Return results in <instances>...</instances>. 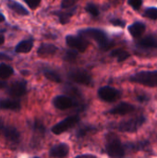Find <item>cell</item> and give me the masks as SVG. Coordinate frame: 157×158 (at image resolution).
<instances>
[{"mask_svg":"<svg viewBox=\"0 0 157 158\" xmlns=\"http://www.w3.org/2000/svg\"><path fill=\"white\" fill-rule=\"evenodd\" d=\"M138 44L143 48H157V37L148 35L138 42Z\"/></svg>","mask_w":157,"mask_h":158,"instance_id":"20","label":"cell"},{"mask_svg":"<svg viewBox=\"0 0 157 158\" xmlns=\"http://www.w3.org/2000/svg\"><path fill=\"white\" fill-rule=\"evenodd\" d=\"M145 29H146V27L143 22L137 21V22H134L133 24H131L130 26H129V32L132 35V37L139 38L144 33Z\"/></svg>","mask_w":157,"mask_h":158,"instance_id":"17","label":"cell"},{"mask_svg":"<svg viewBox=\"0 0 157 158\" xmlns=\"http://www.w3.org/2000/svg\"><path fill=\"white\" fill-rule=\"evenodd\" d=\"M12 57L5 53H0V61H11Z\"/></svg>","mask_w":157,"mask_h":158,"instance_id":"34","label":"cell"},{"mask_svg":"<svg viewBox=\"0 0 157 158\" xmlns=\"http://www.w3.org/2000/svg\"><path fill=\"white\" fill-rule=\"evenodd\" d=\"M79 34L81 35V37L84 39L90 38L94 40L96 43H98L100 48L103 50H108L113 46V43L108 39L106 33L100 29L90 28V29L81 30L79 31Z\"/></svg>","mask_w":157,"mask_h":158,"instance_id":"2","label":"cell"},{"mask_svg":"<svg viewBox=\"0 0 157 158\" xmlns=\"http://www.w3.org/2000/svg\"><path fill=\"white\" fill-rule=\"evenodd\" d=\"M57 52V47L51 44H43L37 50V54L41 56H53Z\"/></svg>","mask_w":157,"mask_h":158,"instance_id":"16","label":"cell"},{"mask_svg":"<svg viewBox=\"0 0 157 158\" xmlns=\"http://www.w3.org/2000/svg\"><path fill=\"white\" fill-rule=\"evenodd\" d=\"M98 96L101 100L105 102L112 103L120 98L121 93L118 89L111 86H104L98 90Z\"/></svg>","mask_w":157,"mask_h":158,"instance_id":"7","label":"cell"},{"mask_svg":"<svg viewBox=\"0 0 157 158\" xmlns=\"http://www.w3.org/2000/svg\"><path fill=\"white\" fill-rule=\"evenodd\" d=\"M110 22H111L114 26H118V27H124V26H125V21H124V20H121V19H111Z\"/></svg>","mask_w":157,"mask_h":158,"instance_id":"32","label":"cell"},{"mask_svg":"<svg viewBox=\"0 0 157 158\" xmlns=\"http://www.w3.org/2000/svg\"><path fill=\"white\" fill-rule=\"evenodd\" d=\"M146 122V118L143 115L130 118L128 120H124L119 122L117 125V129L122 132L134 133L137 132Z\"/></svg>","mask_w":157,"mask_h":158,"instance_id":"3","label":"cell"},{"mask_svg":"<svg viewBox=\"0 0 157 158\" xmlns=\"http://www.w3.org/2000/svg\"><path fill=\"white\" fill-rule=\"evenodd\" d=\"M76 10H77V7L72 6L70 8H68L67 11H56V12H54V14L58 17L60 23L64 25V24H67L70 20L71 17L74 15Z\"/></svg>","mask_w":157,"mask_h":158,"instance_id":"15","label":"cell"},{"mask_svg":"<svg viewBox=\"0 0 157 158\" xmlns=\"http://www.w3.org/2000/svg\"><path fill=\"white\" fill-rule=\"evenodd\" d=\"M64 58H65V60L69 61V62H72V61L76 60V58H77V51L76 50H68V51H67Z\"/></svg>","mask_w":157,"mask_h":158,"instance_id":"27","label":"cell"},{"mask_svg":"<svg viewBox=\"0 0 157 158\" xmlns=\"http://www.w3.org/2000/svg\"><path fill=\"white\" fill-rule=\"evenodd\" d=\"M5 42V37L2 33H0V45H2Z\"/></svg>","mask_w":157,"mask_h":158,"instance_id":"37","label":"cell"},{"mask_svg":"<svg viewBox=\"0 0 157 158\" xmlns=\"http://www.w3.org/2000/svg\"><path fill=\"white\" fill-rule=\"evenodd\" d=\"M93 129L91 127H85V128H81L77 132V137L78 138H82L84 136H86Z\"/></svg>","mask_w":157,"mask_h":158,"instance_id":"29","label":"cell"},{"mask_svg":"<svg viewBox=\"0 0 157 158\" xmlns=\"http://www.w3.org/2000/svg\"><path fill=\"white\" fill-rule=\"evenodd\" d=\"M21 108V105L18 100L12 99H3L0 101V109L1 110H11L19 111Z\"/></svg>","mask_w":157,"mask_h":158,"instance_id":"14","label":"cell"},{"mask_svg":"<svg viewBox=\"0 0 157 158\" xmlns=\"http://www.w3.org/2000/svg\"><path fill=\"white\" fill-rule=\"evenodd\" d=\"M4 137L12 143H19L20 140V134L19 131L12 126H3L1 129Z\"/></svg>","mask_w":157,"mask_h":158,"instance_id":"13","label":"cell"},{"mask_svg":"<svg viewBox=\"0 0 157 158\" xmlns=\"http://www.w3.org/2000/svg\"><path fill=\"white\" fill-rule=\"evenodd\" d=\"M105 151L111 158H122L126 154L125 145L113 132H109L105 136Z\"/></svg>","mask_w":157,"mask_h":158,"instance_id":"1","label":"cell"},{"mask_svg":"<svg viewBox=\"0 0 157 158\" xmlns=\"http://www.w3.org/2000/svg\"><path fill=\"white\" fill-rule=\"evenodd\" d=\"M68 77L73 82L82 84V85H90L92 83V76L83 69H73L68 73Z\"/></svg>","mask_w":157,"mask_h":158,"instance_id":"6","label":"cell"},{"mask_svg":"<svg viewBox=\"0 0 157 158\" xmlns=\"http://www.w3.org/2000/svg\"><path fill=\"white\" fill-rule=\"evenodd\" d=\"M13 73H14V69L10 66L6 65L5 63L0 64V79L1 80H6L7 78L11 77L13 75Z\"/></svg>","mask_w":157,"mask_h":158,"instance_id":"22","label":"cell"},{"mask_svg":"<svg viewBox=\"0 0 157 158\" xmlns=\"http://www.w3.org/2000/svg\"><path fill=\"white\" fill-rule=\"evenodd\" d=\"M136 110V107L130 104V103H126V102H122L120 104H118V106H116L115 107H113L112 109H110L107 113L110 115H118V116H125L128 114H131Z\"/></svg>","mask_w":157,"mask_h":158,"instance_id":"10","label":"cell"},{"mask_svg":"<svg viewBox=\"0 0 157 158\" xmlns=\"http://www.w3.org/2000/svg\"><path fill=\"white\" fill-rule=\"evenodd\" d=\"M80 121V117L79 116H70L66 118L65 119L61 120L60 122L56 123L55 126H53L52 128V132L56 135H59L62 134L64 132H66L67 131L70 130L71 128H73L78 122Z\"/></svg>","mask_w":157,"mask_h":158,"instance_id":"5","label":"cell"},{"mask_svg":"<svg viewBox=\"0 0 157 158\" xmlns=\"http://www.w3.org/2000/svg\"><path fill=\"white\" fill-rule=\"evenodd\" d=\"M149 147V143L146 141H143V142H138V143H128L127 145H125L126 149H130L135 152L138 151H146L147 148Z\"/></svg>","mask_w":157,"mask_h":158,"instance_id":"21","label":"cell"},{"mask_svg":"<svg viewBox=\"0 0 157 158\" xmlns=\"http://www.w3.org/2000/svg\"><path fill=\"white\" fill-rule=\"evenodd\" d=\"M5 19H6L5 16H4L2 13H0V23H1V22H3V21H5Z\"/></svg>","mask_w":157,"mask_h":158,"instance_id":"38","label":"cell"},{"mask_svg":"<svg viewBox=\"0 0 157 158\" xmlns=\"http://www.w3.org/2000/svg\"><path fill=\"white\" fill-rule=\"evenodd\" d=\"M29 7H31V9H35L40 4H41V0H23Z\"/></svg>","mask_w":157,"mask_h":158,"instance_id":"31","label":"cell"},{"mask_svg":"<svg viewBox=\"0 0 157 158\" xmlns=\"http://www.w3.org/2000/svg\"><path fill=\"white\" fill-rule=\"evenodd\" d=\"M85 9H86V11L89 14H91L93 17H97L99 15V8H98V6L96 5H94V4H93V3L87 4Z\"/></svg>","mask_w":157,"mask_h":158,"instance_id":"25","label":"cell"},{"mask_svg":"<svg viewBox=\"0 0 157 158\" xmlns=\"http://www.w3.org/2000/svg\"><path fill=\"white\" fill-rule=\"evenodd\" d=\"M144 16L147 17L150 19H157V7H148L145 11H144Z\"/></svg>","mask_w":157,"mask_h":158,"instance_id":"26","label":"cell"},{"mask_svg":"<svg viewBox=\"0 0 157 158\" xmlns=\"http://www.w3.org/2000/svg\"><path fill=\"white\" fill-rule=\"evenodd\" d=\"M33 158H40V157H33Z\"/></svg>","mask_w":157,"mask_h":158,"instance_id":"39","label":"cell"},{"mask_svg":"<svg viewBox=\"0 0 157 158\" xmlns=\"http://www.w3.org/2000/svg\"><path fill=\"white\" fill-rule=\"evenodd\" d=\"M111 56L117 57V59H118V62H122V61H125L127 58H129L130 56V55L126 50H123V49H116V50H113L111 52Z\"/></svg>","mask_w":157,"mask_h":158,"instance_id":"23","label":"cell"},{"mask_svg":"<svg viewBox=\"0 0 157 158\" xmlns=\"http://www.w3.org/2000/svg\"><path fill=\"white\" fill-rule=\"evenodd\" d=\"M6 6L15 13L21 15V16H28L29 11L19 3L14 1V0H6Z\"/></svg>","mask_w":157,"mask_h":158,"instance_id":"18","label":"cell"},{"mask_svg":"<svg viewBox=\"0 0 157 158\" xmlns=\"http://www.w3.org/2000/svg\"><path fill=\"white\" fill-rule=\"evenodd\" d=\"M32 47H33L32 40H24L17 44L15 48V52L19 54H27L31 52Z\"/></svg>","mask_w":157,"mask_h":158,"instance_id":"19","label":"cell"},{"mask_svg":"<svg viewBox=\"0 0 157 158\" xmlns=\"http://www.w3.org/2000/svg\"><path fill=\"white\" fill-rule=\"evenodd\" d=\"M66 43L70 48H72L73 50H76L77 52H80V53L85 52L89 45V42L86 39H84L82 37L74 36V35H67Z\"/></svg>","mask_w":157,"mask_h":158,"instance_id":"8","label":"cell"},{"mask_svg":"<svg viewBox=\"0 0 157 158\" xmlns=\"http://www.w3.org/2000/svg\"><path fill=\"white\" fill-rule=\"evenodd\" d=\"M69 153V146L67 143H61L54 145L50 151L49 156L51 158H65L68 156Z\"/></svg>","mask_w":157,"mask_h":158,"instance_id":"11","label":"cell"},{"mask_svg":"<svg viewBox=\"0 0 157 158\" xmlns=\"http://www.w3.org/2000/svg\"><path fill=\"white\" fill-rule=\"evenodd\" d=\"M53 105L59 110H67L74 106V102L67 95H58L53 99Z\"/></svg>","mask_w":157,"mask_h":158,"instance_id":"12","label":"cell"},{"mask_svg":"<svg viewBox=\"0 0 157 158\" xmlns=\"http://www.w3.org/2000/svg\"><path fill=\"white\" fill-rule=\"evenodd\" d=\"M27 83L25 81H18L13 82L7 89V94L12 97H21L26 94Z\"/></svg>","mask_w":157,"mask_h":158,"instance_id":"9","label":"cell"},{"mask_svg":"<svg viewBox=\"0 0 157 158\" xmlns=\"http://www.w3.org/2000/svg\"><path fill=\"white\" fill-rule=\"evenodd\" d=\"M6 81H2V80H0V89H4L5 87H6Z\"/></svg>","mask_w":157,"mask_h":158,"instance_id":"36","label":"cell"},{"mask_svg":"<svg viewBox=\"0 0 157 158\" xmlns=\"http://www.w3.org/2000/svg\"><path fill=\"white\" fill-rule=\"evenodd\" d=\"M77 0H62L61 2V7L62 8H65V9H68V8H70L72 6H75Z\"/></svg>","mask_w":157,"mask_h":158,"instance_id":"28","label":"cell"},{"mask_svg":"<svg viewBox=\"0 0 157 158\" xmlns=\"http://www.w3.org/2000/svg\"><path fill=\"white\" fill-rule=\"evenodd\" d=\"M43 75L47 80H49L51 81H54V82H56V83H60L61 81H62L61 77L56 72H55L53 70H46V71H44Z\"/></svg>","mask_w":157,"mask_h":158,"instance_id":"24","label":"cell"},{"mask_svg":"<svg viewBox=\"0 0 157 158\" xmlns=\"http://www.w3.org/2000/svg\"><path fill=\"white\" fill-rule=\"evenodd\" d=\"M77 1H78V0H77Z\"/></svg>","mask_w":157,"mask_h":158,"instance_id":"40","label":"cell"},{"mask_svg":"<svg viewBox=\"0 0 157 158\" xmlns=\"http://www.w3.org/2000/svg\"><path fill=\"white\" fill-rule=\"evenodd\" d=\"M128 3L135 10H138L143 6V0H129Z\"/></svg>","mask_w":157,"mask_h":158,"instance_id":"30","label":"cell"},{"mask_svg":"<svg viewBox=\"0 0 157 158\" xmlns=\"http://www.w3.org/2000/svg\"><path fill=\"white\" fill-rule=\"evenodd\" d=\"M149 99H150L149 96L147 94H139L137 96V100L139 102H141V103H146V102L149 101Z\"/></svg>","mask_w":157,"mask_h":158,"instance_id":"33","label":"cell"},{"mask_svg":"<svg viewBox=\"0 0 157 158\" xmlns=\"http://www.w3.org/2000/svg\"><path fill=\"white\" fill-rule=\"evenodd\" d=\"M74 158H96L95 156L93 155H90V154H86V155H81V156H78Z\"/></svg>","mask_w":157,"mask_h":158,"instance_id":"35","label":"cell"},{"mask_svg":"<svg viewBox=\"0 0 157 158\" xmlns=\"http://www.w3.org/2000/svg\"><path fill=\"white\" fill-rule=\"evenodd\" d=\"M131 82L139 83L147 87H157V70L141 71L130 78Z\"/></svg>","mask_w":157,"mask_h":158,"instance_id":"4","label":"cell"}]
</instances>
